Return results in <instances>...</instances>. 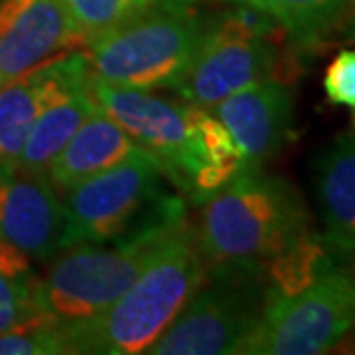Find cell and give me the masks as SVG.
<instances>
[{
    "instance_id": "6da1fadb",
    "label": "cell",
    "mask_w": 355,
    "mask_h": 355,
    "mask_svg": "<svg viewBox=\"0 0 355 355\" xmlns=\"http://www.w3.org/2000/svg\"><path fill=\"white\" fill-rule=\"evenodd\" d=\"M207 279L188 217L166 231L137 280L99 316L64 324L71 354H144Z\"/></svg>"
},
{
    "instance_id": "7a4b0ae2",
    "label": "cell",
    "mask_w": 355,
    "mask_h": 355,
    "mask_svg": "<svg viewBox=\"0 0 355 355\" xmlns=\"http://www.w3.org/2000/svg\"><path fill=\"white\" fill-rule=\"evenodd\" d=\"M202 205L196 239L207 268L243 266L265 275L277 257L314 233L300 191L263 168L243 170Z\"/></svg>"
},
{
    "instance_id": "3957f363",
    "label": "cell",
    "mask_w": 355,
    "mask_h": 355,
    "mask_svg": "<svg viewBox=\"0 0 355 355\" xmlns=\"http://www.w3.org/2000/svg\"><path fill=\"white\" fill-rule=\"evenodd\" d=\"M302 50L270 16L239 4L207 16L190 67L174 91L198 109L214 111L231 93L265 79L288 83Z\"/></svg>"
},
{
    "instance_id": "277c9868",
    "label": "cell",
    "mask_w": 355,
    "mask_h": 355,
    "mask_svg": "<svg viewBox=\"0 0 355 355\" xmlns=\"http://www.w3.org/2000/svg\"><path fill=\"white\" fill-rule=\"evenodd\" d=\"M160 164L148 153L65 190L60 249L81 243L130 241L186 217L182 200L164 190Z\"/></svg>"
},
{
    "instance_id": "5b68a950",
    "label": "cell",
    "mask_w": 355,
    "mask_h": 355,
    "mask_svg": "<svg viewBox=\"0 0 355 355\" xmlns=\"http://www.w3.org/2000/svg\"><path fill=\"white\" fill-rule=\"evenodd\" d=\"M205 20L193 0H154L89 44L91 81L140 91L174 89L190 67Z\"/></svg>"
},
{
    "instance_id": "8992f818",
    "label": "cell",
    "mask_w": 355,
    "mask_h": 355,
    "mask_svg": "<svg viewBox=\"0 0 355 355\" xmlns=\"http://www.w3.org/2000/svg\"><path fill=\"white\" fill-rule=\"evenodd\" d=\"M355 328V272L336 265L291 294H265V304L239 354L320 355Z\"/></svg>"
},
{
    "instance_id": "52a82bcc",
    "label": "cell",
    "mask_w": 355,
    "mask_h": 355,
    "mask_svg": "<svg viewBox=\"0 0 355 355\" xmlns=\"http://www.w3.org/2000/svg\"><path fill=\"white\" fill-rule=\"evenodd\" d=\"M170 227L130 241L107 243L109 247L81 243L51 257L46 272L36 279L40 308L60 324L99 316L137 280Z\"/></svg>"
},
{
    "instance_id": "ba28073f",
    "label": "cell",
    "mask_w": 355,
    "mask_h": 355,
    "mask_svg": "<svg viewBox=\"0 0 355 355\" xmlns=\"http://www.w3.org/2000/svg\"><path fill=\"white\" fill-rule=\"evenodd\" d=\"M265 292L266 280L261 270L243 266L207 268L205 282L146 354H239L261 316Z\"/></svg>"
},
{
    "instance_id": "9c48e42d",
    "label": "cell",
    "mask_w": 355,
    "mask_h": 355,
    "mask_svg": "<svg viewBox=\"0 0 355 355\" xmlns=\"http://www.w3.org/2000/svg\"><path fill=\"white\" fill-rule=\"evenodd\" d=\"M91 95L105 113L160 164L162 174L190 198L200 172L190 103L156 97L150 91L91 81Z\"/></svg>"
},
{
    "instance_id": "30bf717a",
    "label": "cell",
    "mask_w": 355,
    "mask_h": 355,
    "mask_svg": "<svg viewBox=\"0 0 355 355\" xmlns=\"http://www.w3.org/2000/svg\"><path fill=\"white\" fill-rule=\"evenodd\" d=\"M89 85L87 55L69 51L0 87V174L18 168L26 139L40 113Z\"/></svg>"
},
{
    "instance_id": "8fae6325",
    "label": "cell",
    "mask_w": 355,
    "mask_h": 355,
    "mask_svg": "<svg viewBox=\"0 0 355 355\" xmlns=\"http://www.w3.org/2000/svg\"><path fill=\"white\" fill-rule=\"evenodd\" d=\"M77 48L87 44L65 0L0 2V87Z\"/></svg>"
},
{
    "instance_id": "7c38bea8",
    "label": "cell",
    "mask_w": 355,
    "mask_h": 355,
    "mask_svg": "<svg viewBox=\"0 0 355 355\" xmlns=\"http://www.w3.org/2000/svg\"><path fill=\"white\" fill-rule=\"evenodd\" d=\"M64 207L46 172L14 168L0 174V239L30 259L48 261L60 251Z\"/></svg>"
},
{
    "instance_id": "4fadbf2b",
    "label": "cell",
    "mask_w": 355,
    "mask_h": 355,
    "mask_svg": "<svg viewBox=\"0 0 355 355\" xmlns=\"http://www.w3.org/2000/svg\"><path fill=\"white\" fill-rule=\"evenodd\" d=\"M211 113L227 127L247 170H259L291 137L294 97L288 83L265 79L231 93Z\"/></svg>"
},
{
    "instance_id": "5bb4252c",
    "label": "cell",
    "mask_w": 355,
    "mask_h": 355,
    "mask_svg": "<svg viewBox=\"0 0 355 355\" xmlns=\"http://www.w3.org/2000/svg\"><path fill=\"white\" fill-rule=\"evenodd\" d=\"M322 239L338 263L355 257V128L338 135L314 162Z\"/></svg>"
},
{
    "instance_id": "9a60e30c",
    "label": "cell",
    "mask_w": 355,
    "mask_h": 355,
    "mask_svg": "<svg viewBox=\"0 0 355 355\" xmlns=\"http://www.w3.org/2000/svg\"><path fill=\"white\" fill-rule=\"evenodd\" d=\"M140 153L146 150L97 105L55 156L48 168V176L55 188L69 190L79 182L97 176Z\"/></svg>"
},
{
    "instance_id": "2e32d148",
    "label": "cell",
    "mask_w": 355,
    "mask_h": 355,
    "mask_svg": "<svg viewBox=\"0 0 355 355\" xmlns=\"http://www.w3.org/2000/svg\"><path fill=\"white\" fill-rule=\"evenodd\" d=\"M89 87L79 89L40 113L26 139L18 168L48 174V168L55 160V156L62 153V148L76 135L77 128L83 125V121L97 109Z\"/></svg>"
},
{
    "instance_id": "e0dca14e",
    "label": "cell",
    "mask_w": 355,
    "mask_h": 355,
    "mask_svg": "<svg viewBox=\"0 0 355 355\" xmlns=\"http://www.w3.org/2000/svg\"><path fill=\"white\" fill-rule=\"evenodd\" d=\"M277 20L306 50L334 30L349 0H231Z\"/></svg>"
},
{
    "instance_id": "ac0fdd59",
    "label": "cell",
    "mask_w": 355,
    "mask_h": 355,
    "mask_svg": "<svg viewBox=\"0 0 355 355\" xmlns=\"http://www.w3.org/2000/svg\"><path fill=\"white\" fill-rule=\"evenodd\" d=\"M36 275L24 279L0 268V334L55 322L36 300Z\"/></svg>"
},
{
    "instance_id": "d6986e66",
    "label": "cell",
    "mask_w": 355,
    "mask_h": 355,
    "mask_svg": "<svg viewBox=\"0 0 355 355\" xmlns=\"http://www.w3.org/2000/svg\"><path fill=\"white\" fill-rule=\"evenodd\" d=\"M150 2L154 0H65V6L89 46Z\"/></svg>"
},
{
    "instance_id": "ffe728a7",
    "label": "cell",
    "mask_w": 355,
    "mask_h": 355,
    "mask_svg": "<svg viewBox=\"0 0 355 355\" xmlns=\"http://www.w3.org/2000/svg\"><path fill=\"white\" fill-rule=\"evenodd\" d=\"M71 354L64 324L48 322L26 330L0 334V355H62Z\"/></svg>"
},
{
    "instance_id": "44dd1931",
    "label": "cell",
    "mask_w": 355,
    "mask_h": 355,
    "mask_svg": "<svg viewBox=\"0 0 355 355\" xmlns=\"http://www.w3.org/2000/svg\"><path fill=\"white\" fill-rule=\"evenodd\" d=\"M326 99L334 107H343L355 116V48L342 50L324 73Z\"/></svg>"
},
{
    "instance_id": "7402d4cb",
    "label": "cell",
    "mask_w": 355,
    "mask_h": 355,
    "mask_svg": "<svg viewBox=\"0 0 355 355\" xmlns=\"http://www.w3.org/2000/svg\"><path fill=\"white\" fill-rule=\"evenodd\" d=\"M338 26L342 28L343 38L349 40V42H355V0L347 2V6H345Z\"/></svg>"
},
{
    "instance_id": "603a6c76",
    "label": "cell",
    "mask_w": 355,
    "mask_h": 355,
    "mask_svg": "<svg viewBox=\"0 0 355 355\" xmlns=\"http://www.w3.org/2000/svg\"><path fill=\"white\" fill-rule=\"evenodd\" d=\"M347 266H349V268H352V270H354V272H355V257H354V259H352V261H349V265H347Z\"/></svg>"
}]
</instances>
